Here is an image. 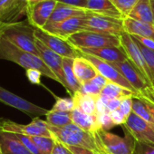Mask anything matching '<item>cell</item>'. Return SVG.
Returning <instances> with one entry per match:
<instances>
[{
  "instance_id": "32",
  "label": "cell",
  "mask_w": 154,
  "mask_h": 154,
  "mask_svg": "<svg viewBox=\"0 0 154 154\" xmlns=\"http://www.w3.org/2000/svg\"><path fill=\"white\" fill-rule=\"evenodd\" d=\"M55 103L51 110L53 111H58V112H71L75 109L74 103L72 99L70 98H60L54 95Z\"/></svg>"
},
{
  "instance_id": "45",
  "label": "cell",
  "mask_w": 154,
  "mask_h": 154,
  "mask_svg": "<svg viewBox=\"0 0 154 154\" xmlns=\"http://www.w3.org/2000/svg\"><path fill=\"white\" fill-rule=\"evenodd\" d=\"M91 82L93 84H94L95 85H97L99 88H101L102 90L104 88V86L108 84V81L107 79L105 78V77H103L102 74L98 73L95 77H94V78L91 80Z\"/></svg>"
},
{
  "instance_id": "35",
  "label": "cell",
  "mask_w": 154,
  "mask_h": 154,
  "mask_svg": "<svg viewBox=\"0 0 154 154\" xmlns=\"http://www.w3.org/2000/svg\"><path fill=\"white\" fill-rule=\"evenodd\" d=\"M97 119H98V122H99L101 130L109 131L111 129H112L115 126L112 121L110 112H104L103 114L97 115Z\"/></svg>"
},
{
  "instance_id": "23",
  "label": "cell",
  "mask_w": 154,
  "mask_h": 154,
  "mask_svg": "<svg viewBox=\"0 0 154 154\" xmlns=\"http://www.w3.org/2000/svg\"><path fill=\"white\" fill-rule=\"evenodd\" d=\"M123 26L125 32L131 35H137L154 41V26L152 24L125 17L123 19Z\"/></svg>"
},
{
  "instance_id": "1",
  "label": "cell",
  "mask_w": 154,
  "mask_h": 154,
  "mask_svg": "<svg viewBox=\"0 0 154 154\" xmlns=\"http://www.w3.org/2000/svg\"><path fill=\"white\" fill-rule=\"evenodd\" d=\"M0 59L11 61L26 70H38L45 77L58 82L57 77L39 56L22 50L3 37H0Z\"/></svg>"
},
{
  "instance_id": "27",
  "label": "cell",
  "mask_w": 154,
  "mask_h": 154,
  "mask_svg": "<svg viewBox=\"0 0 154 154\" xmlns=\"http://www.w3.org/2000/svg\"><path fill=\"white\" fill-rule=\"evenodd\" d=\"M128 17L136 21L152 24L153 14L150 0H138V2L130 12Z\"/></svg>"
},
{
  "instance_id": "50",
  "label": "cell",
  "mask_w": 154,
  "mask_h": 154,
  "mask_svg": "<svg viewBox=\"0 0 154 154\" xmlns=\"http://www.w3.org/2000/svg\"><path fill=\"white\" fill-rule=\"evenodd\" d=\"M96 154H103V153H96Z\"/></svg>"
},
{
  "instance_id": "11",
  "label": "cell",
  "mask_w": 154,
  "mask_h": 154,
  "mask_svg": "<svg viewBox=\"0 0 154 154\" xmlns=\"http://www.w3.org/2000/svg\"><path fill=\"white\" fill-rule=\"evenodd\" d=\"M81 56H83L84 58H85L86 60H88L97 70V72L102 74L103 77L107 79L108 82L116 84L134 94H136L138 96L139 94L135 92V90L133 89V87L130 85V83L126 80L125 77L120 72V71L118 69H116L112 63H107L105 61H103L97 57L89 55V54H85L81 53ZM140 97V96H139Z\"/></svg>"
},
{
  "instance_id": "31",
  "label": "cell",
  "mask_w": 154,
  "mask_h": 154,
  "mask_svg": "<svg viewBox=\"0 0 154 154\" xmlns=\"http://www.w3.org/2000/svg\"><path fill=\"white\" fill-rule=\"evenodd\" d=\"M31 138L41 154H52L56 142L54 138L45 136H32Z\"/></svg>"
},
{
  "instance_id": "48",
  "label": "cell",
  "mask_w": 154,
  "mask_h": 154,
  "mask_svg": "<svg viewBox=\"0 0 154 154\" xmlns=\"http://www.w3.org/2000/svg\"><path fill=\"white\" fill-rule=\"evenodd\" d=\"M150 3H151V8H152V14H153V26H154V0H150Z\"/></svg>"
},
{
  "instance_id": "15",
  "label": "cell",
  "mask_w": 154,
  "mask_h": 154,
  "mask_svg": "<svg viewBox=\"0 0 154 154\" xmlns=\"http://www.w3.org/2000/svg\"><path fill=\"white\" fill-rule=\"evenodd\" d=\"M88 15L71 17L56 24H47L43 29L52 35L67 39L72 35L85 30V24Z\"/></svg>"
},
{
  "instance_id": "47",
  "label": "cell",
  "mask_w": 154,
  "mask_h": 154,
  "mask_svg": "<svg viewBox=\"0 0 154 154\" xmlns=\"http://www.w3.org/2000/svg\"><path fill=\"white\" fill-rule=\"evenodd\" d=\"M67 147L73 154H96V152L88 149H85V148L73 147V146H67Z\"/></svg>"
},
{
  "instance_id": "24",
  "label": "cell",
  "mask_w": 154,
  "mask_h": 154,
  "mask_svg": "<svg viewBox=\"0 0 154 154\" xmlns=\"http://www.w3.org/2000/svg\"><path fill=\"white\" fill-rule=\"evenodd\" d=\"M86 9L92 13L101 16L124 19L122 15L115 8L111 0H88Z\"/></svg>"
},
{
  "instance_id": "4",
  "label": "cell",
  "mask_w": 154,
  "mask_h": 154,
  "mask_svg": "<svg viewBox=\"0 0 154 154\" xmlns=\"http://www.w3.org/2000/svg\"><path fill=\"white\" fill-rule=\"evenodd\" d=\"M124 137L113 134L103 130L94 133V137L102 149L103 153L109 154H133L135 148V139L131 134L122 127Z\"/></svg>"
},
{
  "instance_id": "46",
  "label": "cell",
  "mask_w": 154,
  "mask_h": 154,
  "mask_svg": "<svg viewBox=\"0 0 154 154\" xmlns=\"http://www.w3.org/2000/svg\"><path fill=\"white\" fill-rule=\"evenodd\" d=\"M121 102H122L121 99H112V100H109L107 102V103H106V107H107L108 112H111L118 110L120 108Z\"/></svg>"
},
{
  "instance_id": "43",
  "label": "cell",
  "mask_w": 154,
  "mask_h": 154,
  "mask_svg": "<svg viewBox=\"0 0 154 154\" xmlns=\"http://www.w3.org/2000/svg\"><path fill=\"white\" fill-rule=\"evenodd\" d=\"M52 154H73V153L69 149V148L66 145L56 140L55 146L52 151Z\"/></svg>"
},
{
  "instance_id": "3",
  "label": "cell",
  "mask_w": 154,
  "mask_h": 154,
  "mask_svg": "<svg viewBox=\"0 0 154 154\" xmlns=\"http://www.w3.org/2000/svg\"><path fill=\"white\" fill-rule=\"evenodd\" d=\"M48 129L56 140L66 146L80 147L91 149L96 153H103L95 137L73 123L61 128L48 124Z\"/></svg>"
},
{
  "instance_id": "36",
  "label": "cell",
  "mask_w": 154,
  "mask_h": 154,
  "mask_svg": "<svg viewBox=\"0 0 154 154\" xmlns=\"http://www.w3.org/2000/svg\"><path fill=\"white\" fill-rule=\"evenodd\" d=\"M15 135L17 136V138L33 153V154H41L36 147V145L35 144V142L33 141L31 136L28 135H24V134H17L15 133Z\"/></svg>"
},
{
  "instance_id": "38",
  "label": "cell",
  "mask_w": 154,
  "mask_h": 154,
  "mask_svg": "<svg viewBox=\"0 0 154 154\" xmlns=\"http://www.w3.org/2000/svg\"><path fill=\"white\" fill-rule=\"evenodd\" d=\"M26 75L27 77L28 81L33 84V85H41L42 82H41V77L43 75V73L35 69H27L26 70Z\"/></svg>"
},
{
  "instance_id": "28",
  "label": "cell",
  "mask_w": 154,
  "mask_h": 154,
  "mask_svg": "<svg viewBox=\"0 0 154 154\" xmlns=\"http://www.w3.org/2000/svg\"><path fill=\"white\" fill-rule=\"evenodd\" d=\"M73 59L72 58H63V68L64 81L66 84V91L71 95V97L77 92L81 90L82 85L77 80L76 76L72 70Z\"/></svg>"
},
{
  "instance_id": "34",
  "label": "cell",
  "mask_w": 154,
  "mask_h": 154,
  "mask_svg": "<svg viewBox=\"0 0 154 154\" xmlns=\"http://www.w3.org/2000/svg\"><path fill=\"white\" fill-rule=\"evenodd\" d=\"M135 42L138 45L139 48L140 49V51H141V53H142V54H143V56H144V58H145V60H146V62L148 63V66H149V68L150 70V72H151L153 78H154V52L148 49V48H146L145 46H143L139 42H137V41H135Z\"/></svg>"
},
{
  "instance_id": "51",
  "label": "cell",
  "mask_w": 154,
  "mask_h": 154,
  "mask_svg": "<svg viewBox=\"0 0 154 154\" xmlns=\"http://www.w3.org/2000/svg\"><path fill=\"white\" fill-rule=\"evenodd\" d=\"M103 154H109V153H103Z\"/></svg>"
},
{
  "instance_id": "39",
  "label": "cell",
  "mask_w": 154,
  "mask_h": 154,
  "mask_svg": "<svg viewBox=\"0 0 154 154\" xmlns=\"http://www.w3.org/2000/svg\"><path fill=\"white\" fill-rule=\"evenodd\" d=\"M133 154H154V145L136 141Z\"/></svg>"
},
{
  "instance_id": "12",
  "label": "cell",
  "mask_w": 154,
  "mask_h": 154,
  "mask_svg": "<svg viewBox=\"0 0 154 154\" xmlns=\"http://www.w3.org/2000/svg\"><path fill=\"white\" fill-rule=\"evenodd\" d=\"M56 4V0H41L30 4L26 9L28 22L34 27L43 29L49 21Z\"/></svg>"
},
{
  "instance_id": "6",
  "label": "cell",
  "mask_w": 154,
  "mask_h": 154,
  "mask_svg": "<svg viewBox=\"0 0 154 154\" xmlns=\"http://www.w3.org/2000/svg\"><path fill=\"white\" fill-rule=\"evenodd\" d=\"M121 46L124 50L128 60L137 69V71L143 76L148 85L154 91V78L148 66V63L139 48L136 42L132 39L131 35L124 32L121 36Z\"/></svg>"
},
{
  "instance_id": "17",
  "label": "cell",
  "mask_w": 154,
  "mask_h": 154,
  "mask_svg": "<svg viewBox=\"0 0 154 154\" xmlns=\"http://www.w3.org/2000/svg\"><path fill=\"white\" fill-rule=\"evenodd\" d=\"M27 6L22 0H0V23L17 22L26 16Z\"/></svg>"
},
{
  "instance_id": "44",
  "label": "cell",
  "mask_w": 154,
  "mask_h": 154,
  "mask_svg": "<svg viewBox=\"0 0 154 154\" xmlns=\"http://www.w3.org/2000/svg\"><path fill=\"white\" fill-rule=\"evenodd\" d=\"M131 37L139 42L140 44H141L143 46H145L146 48L151 50L154 52V41L151 39H148V38H144V37H140V36H137V35H131Z\"/></svg>"
},
{
  "instance_id": "13",
  "label": "cell",
  "mask_w": 154,
  "mask_h": 154,
  "mask_svg": "<svg viewBox=\"0 0 154 154\" xmlns=\"http://www.w3.org/2000/svg\"><path fill=\"white\" fill-rule=\"evenodd\" d=\"M0 102L32 116L33 119L46 115L48 112V110L34 104L1 86H0Z\"/></svg>"
},
{
  "instance_id": "42",
  "label": "cell",
  "mask_w": 154,
  "mask_h": 154,
  "mask_svg": "<svg viewBox=\"0 0 154 154\" xmlns=\"http://www.w3.org/2000/svg\"><path fill=\"white\" fill-rule=\"evenodd\" d=\"M56 1L65 5L72 6L75 8H85V9L88 3V0H56Z\"/></svg>"
},
{
  "instance_id": "40",
  "label": "cell",
  "mask_w": 154,
  "mask_h": 154,
  "mask_svg": "<svg viewBox=\"0 0 154 154\" xmlns=\"http://www.w3.org/2000/svg\"><path fill=\"white\" fill-rule=\"evenodd\" d=\"M132 103H133V97H126L122 99L119 110L126 116L127 119L130 116V114L132 112Z\"/></svg>"
},
{
  "instance_id": "7",
  "label": "cell",
  "mask_w": 154,
  "mask_h": 154,
  "mask_svg": "<svg viewBox=\"0 0 154 154\" xmlns=\"http://www.w3.org/2000/svg\"><path fill=\"white\" fill-rule=\"evenodd\" d=\"M112 64L125 77L135 92L139 94L140 99L154 103V91L148 85L143 76L137 71L129 60L121 63H113Z\"/></svg>"
},
{
  "instance_id": "29",
  "label": "cell",
  "mask_w": 154,
  "mask_h": 154,
  "mask_svg": "<svg viewBox=\"0 0 154 154\" xmlns=\"http://www.w3.org/2000/svg\"><path fill=\"white\" fill-rule=\"evenodd\" d=\"M101 97L106 99V100H112V99H123L126 97H133V98H140L136 94L116 85L111 82H108V84L104 86V88L102 90Z\"/></svg>"
},
{
  "instance_id": "25",
  "label": "cell",
  "mask_w": 154,
  "mask_h": 154,
  "mask_svg": "<svg viewBox=\"0 0 154 154\" xmlns=\"http://www.w3.org/2000/svg\"><path fill=\"white\" fill-rule=\"evenodd\" d=\"M99 96L87 94L79 91L75 93L71 98L74 103L75 109L85 114L96 115V102Z\"/></svg>"
},
{
  "instance_id": "37",
  "label": "cell",
  "mask_w": 154,
  "mask_h": 154,
  "mask_svg": "<svg viewBox=\"0 0 154 154\" xmlns=\"http://www.w3.org/2000/svg\"><path fill=\"white\" fill-rule=\"evenodd\" d=\"M80 91L85 93V94H91V95H94V96H99L101 94L102 89L99 88L94 84H93L91 81H88L86 83L82 84V87H81Z\"/></svg>"
},
{
  "instance_id": "9",
  "label": "cell",
  "mask_w": 154,
  "mask_h": 154,
  "mask_svg": "<svg viewBox=\"0 0 154 154\" xmlns=\"http://www.w3.org/2000/svg\"><path fill=\"white\" fill-rule=\"evenodd\" d=\"M35 36L45 46L63 58L75 59L81 56V52L72 45L66 39L52 35L44 29L35 27Z\"/></svg>"
},
{
  "instance_id": "2",
  "label": "cell",
  "mask_w": 154,
  "mask_h": 154,
  "mask_svg": "<svg viewBox=\"0 0 154 154\" xmlns=\"http://www.w3.org/2000/svg\"><path fill=\"white\" fill-rule=\"evenodd\" d=\"M0 37L7 39L24 51L39 56L35 45V27L27 19L12 23H0Z\"/></svg>"
},
{
  "instance_id": "20",
  "label": "cell",
  "mask_w": 154,
  "mask_h": 154,
  "mask_svg": "<svg viewBox=\"0 0 154 154\" xmlns=\"http://www.w3.org/2000/svg\"><path fill=\"white\" fill-rule=\"evenodd\" d=\"M89 10L85 8H75L72 6L65 5L63 3L57 2L56 7L47 22V24H56L63 22L66 19H69L71 17H79V16H86L88 14H91ZM46 24V25H47Z\"/></svg>"
},
{
  "instance_id": "33",
  "label": "cell",
  "mask_w": 154,
  "mask_h": 154,
  "mask_svg": "<svg viewBox=\"0 0 154 154\" xmlns=\"http://www.w3.org/2000/svg\"><path fill=\"white\" fill-rule=\"evenodd\" d=\"M115 8L122 15L123 18L128 17L130 12L132 10L138 0H111Z\"/></svg>"
},
{
  "instance_id": "5",
  "label": "cell",
  "mask_w": 154,
  "mask_h": 154,
  "mask_svg": "<svg viewBox=\"0 0 154 154\" xmlns=\"http://www.w3.org/2000/svg\"><path fill=\"white\" fill-rule=\"evenodd\" d=\"M76 49L101 48L107 46L121 47L120 36L99 32L84 30L75 33L66 39Z\"/></svg>"
},
{
  "instance_id": "41",
  "label": "cell",
  "mask_w": 154,
  "mask_h": 154,
  "mask_svg": "<svg viewBox=\"0 0 154 154\" xmlns=\"http://www.w3.org/2000/svg\"><path fill=\"white\" fill-rule=\"evenodd\" d=\"M110 115H111L112 121V122H113V124L115 126H122V125L125 124V122L127 121L126 116L119 109L116 110V111L111 112Z\"/></svg>"
},
{
  "instance_id": "19",
  "label": "cell",
  "mask_w": 154,
  "mask_h": 154,
  "mask_svg": "<svg viewBox=\"0 0 154 154\" xmlns=\"http://www.w3.org/2000/svg\"><path fill=\"white\" fill-rule=\"evenodd\" d=\"M0 149L2 154H33L15 135L0 131Z\"/></svg>"
},
{
  "instance_id": "22",
  "label": "cell",
  "mask_w": 154,
  "mask_h": 154,
  "mask_svg": "<svg viewBox=\"0 0 154 154\" xmlns=\"http://www.w3.org/2000/svg\"><path fill=\"white\" fill-rule=\"evenodd\" d=\"M72 70L77 80L80 82L81 85L91 81L99 73L95 67L83 56L73 59Z\"/></svg>"
},
{
  "instance_id": "10",
  "label": "cell",
  "mask_w": 154,
  "mask_h": 154,
  "mask_svg": "<svg viewBox=\"0 0 154 154\" xmlns=\"http://www.w3.org/2000/svg\"><path fill=\"white\" fill-rule=\"evenodd\" d=\"M85 30L99 32L116 36H121L125 32L123 19L104 17L94 13H91L87 16L85 24Z\"/></svg>"
},
{
  "instance_id": "16",
  "label": "cell",
  "mask_w": 154,
  "mask_h": 154,
  "mask_svg": "<svg viewBox=\"0 0 154 154\" xmlns=\"http://www.w3.org/2000/svg\"><path fill=\"white\" fill-rule=\"evenodd\" d=\"M35 45H36V48L39 54V57L44 61V63L57 77L58 83L61 84L66 90V84L64 81L63 68V57H62L58 54L49 49L47 46H45L42 42H40L37 39H36Z\"/></svg>"
},
{
  "instance_id": "14",
  "label": "cell",
  "mask_w": 154,
  "mask_h": 154,
  "mask_svg": "<svg viewBox=\"0 0 154 154\" xmlns=\"http://www.w3.org/2000/svg\"><path fill=\"white\" fill-rule=\"evenodd\" d=\"M122 127H124L135 139L136 141L154 145V129L144 120L131 112L126 122Z\"/></svg>"
},
{
  "instance_id": "30",
  "label": "cell",
  "mask_w": 154,
  "mask_h": 154,
  "mask_svg": "<svg viewBox=\"0 0 154 154\" xmlns=\"http://www.w3.org/2000/svg\"><path fill=\"white\" fill-rule=\"evenodd\" d=\"M45 116H46L47 123L53 127L61 128V127H63V126L72 123L70 112H63L49 110Z\"/></svg>"
},
{
  "instance_id": "8",
  "label": "cell",
  "mask_w": 154,
  "mask_h": 154,
  "mask_svg": "<svg viewBox=\"0 0 154 154\" xmlns=\"http://www.w3.org/2000/svg\"><path fill=\"white\" fill-rule=\"evenodd\" d=\"M0 131L24 134L28 136H45L53 137L48 129L46 121L41 120L39 117L34 118L29 124H19L8 119H0ZM54 138V137H53Z\"/></svg>"
},
{
  "instance_id": "49",
  "label": "cell",
  "mask_w": 154,
  "mask_h": 154,
  "mask_svg": "<svg viewBox=\"0 0 154 154\" xmlns=\"http://www.w3.org/2000/svg\"><path fill=\"white\" fill-rule=\"evenodd\" d=\"M0 154H2V152H1V149H0Z\"/></svg>"
},
{
  "instance_id": "21",
  "label": "cell",
  "mask_w": 154,
  "mask_h": 154,
  "mask_svg": "<svg viewBox=\"0 0 154 154\" xmlns=\"http://www.w3.org/2000/svg\"><path fill=\"white\" fill-rule=\"evenodd\" d=\"M72 122L78 126L82 130L91 133L92 135H94L98 131L101 130L97 115H89L85 114L79 110L74 109L70 112Z\"/></svg>"
},
{
  "instance_id": "18",
  "label": "cell",
  "mask_w": 154,
  "mask_h": 154,
  "mask_svg": "<svg viewBox=\"0 0 154 154\" xmlns=\"http://www.w3.org/2000/svg\"><path fill=\"white\" fill-rule=\"evenodd\" d=\"M81 53L89 54L94 57H97L103 61H105L110 63H121L128 60V57L124 52V50L121 47L116 46H107L101 48H86L80 49Z\"/></svg>"
},
{
  "instance_id": "26",
  "label": "cell",
  "mask_w": 154,
  "mask_h": 154,
  "mask_svg": "<svg viewBox=\"0 0 154 154\" xmlns=\"http://www.w3.org/2000/svg\"><path fill=\"white\" fill-rule=\"evenodd\" d=\"M132 112L154 129V103L140 98H133Z\"/></svg>"
}]
</instances>
